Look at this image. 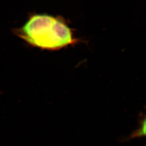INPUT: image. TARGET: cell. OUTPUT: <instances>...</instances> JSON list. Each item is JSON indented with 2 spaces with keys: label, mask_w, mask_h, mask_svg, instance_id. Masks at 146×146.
Wrapping results in <instances>:
<instances>
[{
  "label": "cell",
  "mask_w": 146,
  "mask_h": 146,
  "mask_svg": "<svg viewBox=\"0 0 146 146\" xmlns=\"http://www.w3.org/2000/svg\"><path fill=\"white\" fill-rule=\"evenodd\" d=\"M17 36L32 46L56 50L74 42L72 33L63 22L47 15L31 16L25 25L13 30Z\"/></svg>",
  "instance_id": "1"
},
{
  "label": "cell",
  "mask_w": 146,
  "mask_h": 146,
  "mask_svg": "<svg viewBox=\"0 0 146 146\" xmlns=\"http://www.w3.org/2000/svg\"><path fill=\"white\" fill-rule=\"evenodd\" d=\"M142 125L140 128L138 129V130L135 131L133 135L131 136V139L135 138L136 137H141L142 136L145 135V129H146V120L145 117H144L143 120L142 121Z\"/></svg>",
  "instance_id": "2"
}]
</instances>
